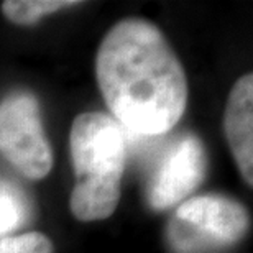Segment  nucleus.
<instances>
[{"mask_svg":"<svg viewBox=\"0 0 253 253\" xmlns=\"http://www.w3.org/2000/svg\"><path fill=\"white\" fill-rule=\"evenodd\" d=\"M69 150L76 176L71 212L81 222L109 219L119 206L125 171L124 128L107 114H79L71 125Z\"/></svg>","mask_w":253,"mask_h":253,"instance_id":"2","label":"nucleus"},{"mask_svg":"<svg viewBox=\"0 0 253 253\" xmlns=\"http://www.w3.org/2000/svg\"><path fill=\"white\" fill-rule=\"evenodd\" d=\"M249 229L250 215L242 202L224 194H204L176 209L169 242L179 253H196L234 245Z\"/></svg>","mask_w":253,"mask_h":253,"instance_id":"3","label":"nucleus"},{"mask_svg":"<svg viewBox=\"0 0 253 253\" xmlns=\"http://www.w3.org/2000/svg\"><path fill=\"white\" fill-rule=\"evenodd\" d=\"M0 155L28 179L51 171L53 150L33 94L13 92L0 102Z\"/></svg>","mask_w":253,"mask_h":253,"instance_id":"4","label":"nucleus"},{"mask_svg":"<svg viewBox=\"0 0 253 253\" xmlns=\"http://www.w3.org/2000/svg\"><path fill=\"white\" fill-rule=\"evenodd\" d=\"M207 151L194 133L176 136L146 181V202L151 209L165 211L192 194L206 178Z\"/></svg>","mask_w":253,"mask_h":253,"instance_id":"5","label":"nucleus"},{"mask_svg":"<svg viewBox=\"0 0 253 253\" xmlns=\"http://www.w3.org/2000/svg\"><path fill=\"white\" fill-rule=\"evenodd\" d=\"M79 3L74 0H5L2 3V13L10 23L30 27L38 23L44 15L56 13Z\"/></svg>","mask_w":253,"mask_h":253,"instance_id":"7","label":"nucleus"},{"mask_svg":"<svg viewBox=\"0 0 253 253\" xmlns=\"http://www.w3.org/2000/svg\"><path fill=\"white\" fill-rule=\"evenodd\" d=\"M224 131L237 168L249 188L253 186V74L232 85L224 112Z\"/></svg>","mask_w":253,"mask_h":253,"instance_id":"6","label":"nucleus"},{"mask_svg":"<svg viewBox=\"0 0 253 253\" xmlns=\"http://www.w3.org/2000/svg\"><path fill=\"white\" fill-rule=\"evenodd\" d=\"M25 204L18 191L0 179V235L13 230L23 222Z\"/></svg>","mask_w":253,"mask_h":253,"instance_id":"8","label":"nucleus"},{"mask_svg":"<svg viewBox=\"0 0 253 253\" xmlns=\"http://www.w3.org/2000/svg\"><path fill=\"white\" fill-rule=\"evenodd\" d=\"M95 78L112 119L141 136L168 133L188 105L183 64L163 32L146 18H124L105 33Z\"/></svg>","mask_w":253,"mask_h":253,"instance_id":"1","label":"nucleus"},{"mask_svg":"<svg viewBox=\"0 0 253 253\" xmlns=\"http://www.w3.org/2000/svg\"><path fill=\"white\" fill-rule=\"evenodd\" d=\"M0 253H53V242L42 232H25L0 240Z\"/></svg>","mask_w":253,"mask_h":253,"instance_id":"9","label":"nucleus"}]
</instances>
